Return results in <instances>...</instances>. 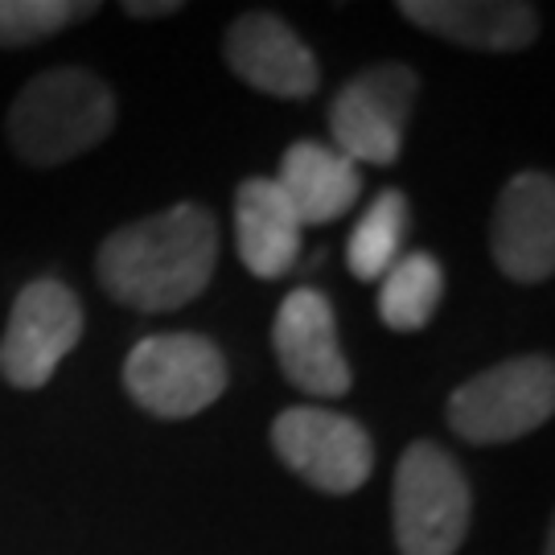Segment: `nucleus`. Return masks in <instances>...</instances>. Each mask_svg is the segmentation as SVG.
Masks as SVG:
<instances>
[{
	"mask_svg": "<svg viewBox=\"0 0 555 555\" xmlns=\"http://www.w3.org/2000/svg\"><path fill=\"white\" fill-rule=\"evenodd\" d=\"M219 268V222L198 202L119 227L100 243L95 276L107 297L137 313H173L210 288Z\"/></svg>",
	"mask_w": 555,
	"mask_h": 555,
	"instance_id": "nucleus-1",
	"label": "nucleus"
},
{
	"mask_svg": "<svg viewBox=\"0 0 555 555\" xmlns=\"http://www.w3.org/2000/svg\"><path fill=\"white\" fill-rule=\"evenodd\" d=\"M112 128L116 91L82 66H54L34 75L4 116V137L13 153L38 169H54L91 153L112 137Z\"/></svg>",
	"mask_w": 555,
	"mask_h": 555,
	"instance_id": "nucleus-2",
	"label": "nucleus"
},
{
	"mask_svg": "<svg viewBox=\"0 0 555 555\" xmlns=\"http://www.w3.org/2000/svg\"><path fill=\"white\" fill-rule=\"evenodd\" d=\"M474 522V490L444 444L412 440L391 481V527L399 555H456Z\"/></svg>",
	"mask_w": 555,
	"mask_h": 555,
	"instance_id": "nucleus-3",
	"label": "nucleus"
},
{
	"mask_svg": "<svg viewBox=\"0 0 555 555\" xmlns=\"http://www.w3.org/2000/svg\"><path fill=\"white\" fill-rule=\"evenodd\" d=\"M555 412V366L547 354L506 358L465 378L449 396V428L469 444H511Z\"/></svg>",
	"mask_w": 555,
	"mask_h": 555,
	"instance_id": "nucleus-4",
	"label": "nucleus"
},
{
	"mask_svg": "<svg viewBox=\"0 0 555 555\" xmlns=\"http://www.w3.org/2000/svg\"><path fill=\"white\" fill-rule=\"evenodd\" d=\"M227 358L202 334L140 337L124 358V391L157 420H190L227 391Z\"/></svg>",
	"mask_w": 555,
	"mask_h": 555,
	"instance_id": "nucleus-5",
	"label": "nucleus"
},
{
	"mask_svg": "<svg viewBox=\"0 0 555 555\" xmlns=\"http://www.w3.org/2000/svg\"><path fill=\"white\" fill-rule=\"evenodd\" d=\"M272 449L321 494H354L375 474V440L346 412L297 403L272 420Z\"/></svg>",
	"mask_w": 555,
	"mask_h": 555,
	"instance_id": "nucleus-6",
	"label": "nucleus"
},
{
	"mask_svg": "<svg viewBox=\"0 0 555 555\" xmlns=\"http://www.w3.org/2000/svg\"><path fill=\"white\" fill-rule=\"evenodd\" d=\"M416 95L420 75L403 62L358 70L330 103L334 149L354 165H396Z\"/></svg>",
	"mask_w": 555,
	"mask_h": 555,
	"instance_id": "nucleus-7",
	"label": "nucleus"
},
{
	"mask_svg": "<svg viewBox=\"0 0 555 555\" xmlns=\"http://www.w3.org/2000/svg\"><path fill=\"white\" fill-rule=\"evenodd\" d=\"M79 297L54 276L29 280L9 309V325L0 334V375L21 391H38L59 375L62 358L82 337Z\"/></svg>",
	"mask_w": 555,
	"mask_h": 555,
	"instance_id": "nucleus-8",
	"label": "nucleus"
},
{
	"mask_svg": "<svg viewBox=\"0 0 555 555\" xmlns=\"http://www.w3.org/2000/svg\"><path fill=\"white\" fill-rule=\"evenodd\" d=\"M272 346L284 378L313 399H341L354 378L337 341L334 305L318 288H293L272 321Z\"/></svg>",
	"mask_w": 555,
	"mask_h": 555,
	"instance_id": "nucleus-9",
	"label": "nucleus"
},
{
	"mask_svg": "<svg viewBox=\"0 0 555 555\" xmlns=\"http://www.w3.org/2000/svg\"><path fill=\"white\" fill-rule=\"evenodd\" d=\"M490 256L518 284H539L555 272V181L547 173L522 169L498 190Z\"/></svg>",
	"mask_w": 555,
	"mask_h": 555,
	"instance_id": "nucleus-10",
	"label": "nucleus"
},
{
	"mask_svg": "<svg viewBox=\"0 0 555 555\" xmlns=\"http://www.w3.org/2000/svg\"><path fill=\"white\" fill-rule=\"evenodd\" d=\"M222 54H227V66L247 87L276 95V100H309L321 82L313 50L276 13H243L227 29Z\"/></svg>",
	"mask_w": 555,
	"mask_h": 555,
	"instance_id": "nucleus-11",
	"label": "nucleus"
},
{
	"mask_svg": "<svg viewBox=\"0 0 555 555\" xmlns=\"http://www.w3.org/2000/svg\"><path fill=\"white\" fill-rule=\"evenodd\" d=\"M399 17L481 54H518L539 38V13L518 0H399Z\"/></svg>",
	"mask_w": 555,
	"mask_h": 555,
	"instance_id": "nucleus-12",
	"label": "nucleus"
},
{
	"mask_svg": "<svg viewBox=\"0 0 555 555\" xmlns=\"http://www.w3.org/2000/svg\"><path fill=\"white\" fill-rule=\"evenodd\" d=\"M280 194L288 198L300 227H325L350 215L362 198V169L341 157L334 144L297 140L280 160Z\"/></svg>",
	"mask_w": 555,
	"mask_h": 555,
	"instance_id": "nucleus-13",
	"label": "nucleus"
},
{
	"mask_svg": "<svg viewBox=\"0 0 555 555\" xmlns=\"http://www.w3.org/2000/svg\"><path fill=\"white\" fill-rule=\"evenodd\" d=\"M300 235L288 198L272 178H247L235 190V251L256 280H280L297 268Z\"/></svg>",
	"mask_w": 555,
	"mask_h": 555,
	"instance_id": "nucleus-14",
	"label": "nucleus"
},
{
	"mask_svg": "<svg viewBox=\"0 0 555 555\" xmlns=\"http://www.w3.org/2000/svg\"><path fill=\"white\" fill-rule=\"evenodd\" d=\"M444 300V268L428 251L399 256L378 280V318L396 334H416L437 318Z\"/></svg>",
	"mask_w": 555,
	"mask_h": 555,
	"instance_id": "nucleus-15",
	"label": "nucleus"
},
{
	"mask_svg": "<svg viewBox=\"0 0 555 555\" xmlns=\"http://www.w3.org/2000/svg\"><path fill=\"white\" fill-rule=\"evenodd\" d=\"M408 227H412V206L399 190H383L375 194V202L366 206V215L354 222L350 231V243H346V263L354 280H375L387 276V268L403 256V238H408Z\"/></svg>",
	"mask_w": 555,
	"mask_h": 555,
	"instance_id": "nucleus-16",
	"label": "nucleus"
},
{
	"mask_svg": "<svg viewBox=\"0 0 555 555\" xmlns=\"http://www.w3.org/2000/svg\"><path fill=\"white\" fill-rule=\"evenodd\" d=\"M95 0H0V50H21L95 17Z\"/></svg>",
	"mask_w": 555,
	"mask_h": 555,
	"instance_id": "nucleus-17",
	"label": "nucleus"
},
{
	"mask_svg": "<svg viewBox=\"0 0 555 555\" xmlns=\"http://www.w3.org/2000/svg\"><path fill=\"white\" fill-rule=\"evenodd\" d=\"M124 13H128V17H140V21L173 17V13H181V0H128Z\"/></svg>",
	"mask_w": 555,
	"mask_h": 555,
	"instance_id": "nucleus-18",
	"label": "nucleus"
},
{
	"mask_svg": "<svg viewBox=\"0 0 555 555\" xmlns=\"http://www.w3.org/2000/svg\"><path fill=\"white\" fill-rule=\"evenodd\" d=\"M543 555H555V543H552V539H547V552H543Z\"/></svg>",
	"mask_w": 555,
	"mask_h": 555,
	"instance_id": "nucleus-19",
	"label": "nucleus"
}]
</instances>
